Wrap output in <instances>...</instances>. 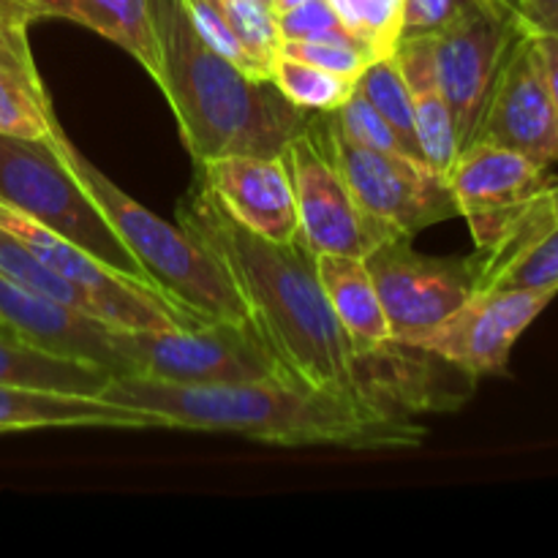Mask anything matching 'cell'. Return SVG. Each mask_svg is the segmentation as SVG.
<instances>
[{
	"mask_svg": "<svg viewBox=\"0 0 558 558\" xmlns=\"http://www.w3.org/2000/svg\"><path fill=\"white\" fill-rule=\"evenodd\" d=\"M480 289H545L558 294V178L518 213L490 248L480 251Z\"/></svg>",
	"mask_w": 558,
	"mask_h": 558,
	"instance_id": "cell-17",
	"label": "cell"
},
{
	"mask_svg": "<svg viewBox=\"0 0 558 558\" xmlns=\"http://www.w3.org/2000/svg\"><path fill=\"white\" fill-rule=\"evenodd\" d=\"M216 3L256 69L270 80L272 60L278 58V49H281V31H278V20L270 5L259 3V0H216Z\"/></svg>",
	"mask_w": 558,
	"mask_h": 558,
	"instance_id": "cell-26",
	"label": "cell"
},
{
	"mask_svg": "<svg viewBox=\"0 0 558 558\" xmlns=\"http://www.w3.org/2000/svg\"><path fill=\"white\" fill-rule=\"evenodd\" d=\"M499 145L539 167L558 163V109L532 33L521 31L501 63L466 145Z\"/></svg>",
	"mask_w": 558,
	"mask_h": 558,
	"instance_id": "cell-12",
	"label": "cell"
},
{
	"mask_svg": "<svg viewBox=\"0 0 558 558\" xmlns=\"http://www.w3.org/2000/svg\"><path fill=\"white\" fill-rule=\"evenodd\" d=\"M270 82L294 107L305 109V112H336L357 90V80L332 74V71L281 52L272 60Z\"/></svg>",
	"mask_w": 558,
	"mask_h": 558,
	"instance_id": "cell-24",
	"label": "cell"
},
{
	"mask_svg": "<svg viewBox=\"0 0 558 558\" xmlns=\"http://www.w3.org/2000/svg\"><path fill=\"white\" fill-rule=\"evenodd\" d=\"M150 11L161 47L158 87L178 114L196 167L223 156H281L314 112L294 107L270 80H256L213 52L196 36L183 0H150Z\"/></svg>",
	"mask_w": 558,
	"mask_h": 558,
	"instance_id": "cell-3",
	"label": "cell"
},
{
	"mask_svg": "<svg viewBox=\"0 0 558 558\" xmlns=\"http://www.w3.org/2000/svg\"><path fill=\"white\" fill-rule=\"evenodd\" d=\"M60 129L31 44L0 47V134L22 140H52Z\"/></svg>",
	"mask_w": 558,
	"mask_h": 558,
	"instance_id": "cell-23",
	"label": "cell"
},
{
	"mask_svg": "<svg viewBox=\"0 0 558 558\" xmlns=\"http://www.w3.org/2000/svg\"><path fill=\"white\" fill-rule=\"evenodd\" d=\"M330 118L332 123H336L349 140L357 142V145L371 147V150L403 153V156H409L403 142L398 140V134L392 131V125L381 118L379 109H376L363 93L354 90L352 98H349L343 107H338L336 112H330Z\"/></svg>",
	"mask_w": 558,
	"mask_h": 558,
	"instance_id": "cell-27",
	"label": "cell"
},
{
	"mask_svg": "<svg viewBox=\"0 0 558 558\" xmlns=\"http://www.w3.org/2000/svg\"><path fill=\"white\" fill-rule=\"evenodd\" d=\"M278 31L283 38H298V41H338V44H352L360 47L365 54L368 49L363 47L357 36L343 25L336 16V11L330 9L327 0H308V3L298 5V9H289L283 14H276ZM371 58V54H368Z\"/></svg>",
	"mask_w": 558,
	"mask_h": 558,
	"instance_id": "cell-28",
	"label": "cell"
},
{
	"mask_svg": "<svg viewBox=\"0 0 558 558\" xmlns=\"http://www.w3.org/2000/svg\"><path fill=\"white\" fill-rule=\"evenodd\" d=\"M521 33L512 11L466 0L450 22L428 33L434 69L456 120L461 150L483 114L501 63Z\"/></svg>",
	"mask_w": 558,
	"mask_h": 558,
	"instance_id": "cell-11",
	"label": "cell"
},
{
	"mask_svg": "<svg viewBox=\"0 0 558 558\" xmlns=\"http://www.w3.org/2000/svg\"><path fill=\"white\" fill-rule=\"evenodd\" d=\"M178 221L216 256L243 300L248 325L289 379L379 409L371 398L368 354L354 349L332 314L316 276V254L303 238L272 243L248 232L202 183L183 196Z\"/></svg>",
	"mask_w": 558,
	"mask_h": 558,
	"instance_id": "cell-1",
	"label": "cell"
},
{
	"mask_svg": "<svg viewBox=\"0 0 558 558\" xmlns=\"http://www.w3.org/2000/svg\"><path fill=\"white\" fill-rule=\"evenodd\" d=\"M183 5H185V14H189L191 25H194L196 36H199L202 41L213 49V52H218L221 58H227L229 63H234L238 69H243L245 74L256 76V80H267V76L256 69V63L251 60V54L245 52V47L240 44V38L234 36V31L229 27L227 16H223V11L218 9L216 0H183Z\"/></svg>",
	"mask_w": 558,
	"mask_h": 558,
	"instance_id": "cell-29",
	"label": "cell"
},
{
	"mask_svg": "<svg viewBox=\"0 0 558 558\" xmlns=\"http://www.w3.org/2000/svg\"><path fill=\"white\" fill-rule=\"evenodd\" d=\"M548 180V169L515 150L483 142L463 147L450 169V185L477 251L490 248Z\"/></svg>",
	"mask_w": 558,
	"mask_h": 558,
	"instance_id": "cell-14",
	"label": "cell"
},
{
	"mask_svg": "<svg viewBox=\"0 0 558 558\" xmlns=\"http://www.w3.org/2000/svg\"><path fill=\"white\" fill-rule=\"evenodd\" d=\"M41 428H169L167 420L96 396L0 385V434Z\"/></svg>",
	"mask_w": 558,
	"mask_h": 558,
	"instance_id": "cell-18",
	"label": "cell"
},
{
	"mask_svg": "<svg viewBox=\"0 0 558 558\" xmlns=\"http://www.w3.org/2000/svg\"><path fill=\"white\" fill-rule=\"evenodd\" d=\"M365 267L374 278L392 341L407 347H414L477 292V254L428 256L414 251L409 238L376 245L365 256Z\"/></svg>",
	"mask_w": 558,
	"mask_h": 558,
	"instance_id": "cell-8",
	"label": "cell"
},
{
	"mask_svg": "<svg viewBox=\"0 0 558 558\" xmlns=\"http://www.w3.org/2000/svg\"><path fill=\"white\" fill-rule=\"evenodd\" d=\"M199 183L223 213L272 243L300 238L298 205L283 158L223 156L199 163Z\"/></svg>",
	"mask_w": 558,
	"mask_h": 558,
	"instance_id": "cell-15",
	"label": "cell"
},
{
	"mask_svg": "<svg viewBox=\"0 0 558 558\" xmlns=\"http://www.w3.org/2000/svg\"><path fill=\"white\" fill-rule=\"evenodd\" d=\"M303 3H308V0H272V14H283V11L298 9Z\"/></svg>",
	"mask_w": 558,
	"mask_h": 558,
	"instance_id": "cell-37",
	"label": "cell"
},
{
	"mask_svg": "<svg viewBox=\"0 0 558 558\" xmlns=\"http://www.w3.org/2000/svg\"><path fill=\"white\" fill-rule=\"evenodd\" d=\"M466 0H407L403 5V36H425L439 31Z\"/></svg>",
	"mask_w": 558,
	"mask_h": 558,
	"instance_id": "cell-32",
	"label": "cell"
},
{
	"mask_svg": "<svg viewBox=\"0 0 558 558\" xmlns=\"http://www.w3.org/2000/svg\"><path fill=\"white\" fill-rule=\"evenodd\" d=\"M403 5L407 0H360L363 44L371 60L396 54L403 38Z\"/></svg>",
	"mask_w": 558,
	"mask_h": 558,
	"instance_id": "cell-30",
	"label": "cell"
},
{
	"mask_svg": "<svg viewBox=\"0 0 558 558\" xmlns=\"http://www.w3.org/2000/svg\"><path fill=\"white\" fill-rule=\"evenodd\" d=\"M0 327L44 352L98 365L112 376L129 374V365L112 343V325L80 314L58 300L41 298L5 278L3 272H0Z\"/></svg>",
	"mask_w": 558,
	"mask_h": 558,
	"instance_id": "cell-16",
	"label": "cell"
},
{
	"mask_svg": "<svg viewBox=\"0 0 558 558\" xmlns=\"http://www.w3.org/2000/svg\"><path fill=\"white\" fill-rule=\"evenodd\" d=\"M330 3V9L336 11L338 20L343 22V25L349 27V31L354 33V36L363 41V20H360V0H327ZM365 47V44H363Z\"/></svg>",
	"mask_w": 558,
	"mask_h": 558,
	"instance_id": "cell-36",
	"label": "cell"
},
{
	"mask_svg": "<svg viewBox=\"0 0 558 558\" xmlns=\"http://www.w3.org/2000/svg\"><path fill=\"white\" fill-rule=\"evenodd\" d=\"M112 343L131 376L167 385L207 387L289 379L248 322L210 319L180 330L114 327Z\"/></svg>",
	"mask_w": 558,
	"mask_h": 558,
	"instance_id": "cell-6",
	"label": "cell"
},
{
	"mask_svg": "<svg viewBox=\"0 0 558 558\" xmlns=\"http://www.w3.org/2000/svg\"><path fill=\"white\" fill-rule=\"evenodd\" d=\"M0 202L80 245L120 276L150 287L140 262L125 248L101 207L82 189L52 140L0 134Z\"/></svg>",
	"mask_w": 558,
	"mask_h": 558,
	"instance_id": "cell-5",
	"label": "cell"
},
{
	"mask_svg": "<svg viewBox=\"0 0 558 558\" xmlns=\"http://www.w3.org/2000/svg\"><path fill=\"white\" fill-rule=\"evenodd\" d=\"M515 20L532 36H558V0H515Z\"/></svg>",
	"mask_w": 558,
	"mask_h": 558,
	"instance_id": "cell-33",
	"label": "cell"
},
{
	"mask_svg": "<svg viewBox=\"0 0 558 558\" xmlns=\"http://www.w3.org/2000/svg\"><path fill=\"white\" fill-rule=\"evenodd\" d=\"M316 276L330 308L360 354H371L392 343L385 308L376 294L365 259L347 254H316Z\"/></svg>",
	"mask_w": 558,
	"mask_h": 558,
	"instance_id": "cell-20",
	"label": "cell"
},
{
	"mask_svg": "<svg viewBox=\"0 0 558 558\" xmlns=\"http://www.w3.org/2000/svg\"><path fill=\"white\" fill-rule=\"evenodd\" d=\"M25 3H27V5H31V9H33V11H36V0H25ZM36 16H38V11H36Z\"/></svg>",
	"mask_w": 558,
	"mask_h": 558,
	"instance_id": "cell-39",
	"label": "cell"
},
{
	"mask_svg": "<svg viewBox=\"0 0 558 558\" xmlns=\"http://www.w3.org/2000/svg\"><path fill=\"white\" fill-rule=\"evenodd\" d=\"M534 44H537L545 80H548L550 96H554V104L558 109V36H534Z\"/></svg>",
	"mask_w": 558,
	"mask_h": 558,
	"instance_id": "cell-35",
	"label": "cell"
},
{
	"mask_svg": "<svg viewBox=\"0 0 558 558\" xmlns=\"http://www.w3.org/2000/svg\"><path fill=\"white\" fill-rule=\"evenodd\" d=\"M41 16H63L123 47L147 74L161 76V47L150 0H36Z\"/></svg>",
	"mask_w": 558,
	"mask_h": 558,
	"instance_id": "cell-21",
	"label": "cell"
},
{
	"mask_svg": "<svg viewBox=\"0 0 558 558\" xmlns=\"http://www.w3.org/2000/svg\"><path fill=\"white\" fill-rule=\"evenodd\" d=\"M0 227L20 238L49 270L85 289L98 303L107 325L125 327V330H180V327H194L205 322L169 303L158 289L120 276L118 270L82 251L80 245L31 221L5 202H0Z\"/></svg>",
	"mask_w": 558,
	"mask_h": 558,
	"instance_id": "cell-10",
	"label": "cell"
},
{
	"mask_svg": "<svg viewBox=\"0 0 558 558\" xmlns=\"http://www.w3.org/2000/svg\"><path fill=\"white\" fill-rule=\"evenodd\" d=\"M316 129L360 210L392 238L412 240L430 223L458 216L450 178L428 161L357 145L332 123L330 112H316Z\"/></svg>",
	"mask_w": 558,
	"mask_h": 558,
	"instance_id": "cell-7",
	"label": "cell"
},
{
	"mask_svg": "<svg viewBox=\"0 0 558 558\" xmlns=\"http://www.w3.org/2000/svg\"><path fill=\"white\" fill-rule=\"evenodd\" d=\"M292 180L294 205L300 218V238L314 254L365 256L390 240L381 223L365 216L354 202L341 169L316 129V112L308 125L281 153Z\"/></svg>",
	"mask_w": 558,
	"mask_h": 558,
	"instance_id": "cell-9",
	"label": "cell"
},
{
	"mask_svg": "<svg viewBox=\"0 0 558 558\" xmlns=\"http://www.w3.org/2000/svg\"><path fill=\"white\" fill-rule=\"evenodd\" d=\"M259 3H265V5H270V9H272V0H259Z\"/></svg>",
	"mask_w": 558,
	"mask_h": 558,
	"instance_id": "cell-40",
	"label": "cell"
},
{
	"mask_svg": "<svg viewBox=\"0 0 558 558\" xmlns=\"http://www.w3.org/2000/svg\"><path fill=\"white\" fill-rule=\"evenodd\" d=\"M109 379L112 374L98 365L44 352L0 327V385L101 398Z\"/></svg>",
	"mask_w": 558,
	"mask_h": 558,
	"instance_id": "cell-22",
	"label": "cell"
},
{
	"mask_svg": "<svg viewBox=\"0 0 558 558\" xmlns=\"http://www.w3.org/2000/svg\"><path fill=\"white\" fill-rule=\"evenodd\" d=\"M396 60L401 65L409 93H412L414 123H417V142L423 158L450 178L452 163L461 153V142H458L456 120H452L439 76H436L428 33L425 36H403L396 49Z\"/></svg>",
	"mask_w": 558,
	"mask_h": 558,
	"instance_id": "cell-19",
	"label": "cell"
},
{
	"mask_svg": "<svg viewBox=\"0 0 558 558\" xmlns=\"http://www.w3.org/2000/svg\"><path fill=\"white\" fill-rule=\"evenodd\" d=\"M554 298L556 292L545 289H480L414 347L456 365L472 379L501 376L518 338Z\"/></svg>",
	"mask_w": 558,
	"mask_h": 558,
	"instance_id": "cell-13",
	"label": "cell"
},
{
	"mask_svg": "<svg viewBox=\"0 0 558 558\" xmlns=\"http://www.w3.org/2000/svg\"><path fill=\"white\" fill-rule=\"evenodd\" d=\"M36 20V11L25 0H0V47L3 44H31L27 31Z\"/></svg>",
	"mask_w": 558,
	"mask_h": 558,
	"instance_id": "cell-34",
	"label": "cell"
},
{
	"mask_svg": "<svg viewBox=\"0 0 558 558\" xmlns=\"http://www.w3.org/2000/svg\"><path fill=\"white\" fill-rule=\"evenodd\" d=\"M477 3H485V5H496V9H507L515 14V0H477Z\"/></svg>",
	"mask_w": 558,
	"mask_h": 558,
	"instance_id": "cell-38",
	"label": "cell"
},
{
	"mask_svg": "<svg viewBox=\"0 0 558 558\" xmlns=\"http://www.w3.org/2000/svg\"><path fill=\"white\" fill-rule=\"evenodd\" d=\"M278 52L305 60L311 65H319V69L332 71V74L349 76V80H360L365 65L371 63V58L363 49L338 41H298V38H283Z\"/></svg>",
	"mask_w": 558,
	"mask_h": 558,
	"instance_id": "cell-31",
	"label": "cell"
},
{
	"mask_svg": "<svg viewBox=\"0 0 558 558\" xmlns=\"http://www.w3.org/2000/svg\"><path fill=\"white\" fill-rule=\"evenodd\" d=\"M357 93H363V96L379 109L381 118L392 125L398 140L403 142L409 156L423 158V150H420L417 142V123H414L412 93H409V85L407 80H403L396 54L371 60V63L365 65L363 74H360Z\"/></svg>",
	"mask_w": 558,
	"mask_h": 558,
	"instance_id": "cell-25",
	"label": "cell"
},
{
	"mask_svg": "<svg viewBox=\"0 0 558 558\" xmlns=\"http://www.w3.org/2000/svg\"><path fill=\"white\" fill-rule=\"evenodd\" d=\"M54 147L69 163L71 172L82 183V189L93 196L109 223L114 227L125 248L134 254L140 267L145 270L153 289L163 294L169 303L199 319H232L248 322L245 305L238 289L232 287L223 267L216 256L199 243L183 227H172L169 221L158 218L140 202L118 189L98 167H93L74 145L63 129L54 131Z\"/></svg>",
	"mask_w": 558,
	"mask_h": 558,
	"instance_id": "cell-4",
	"label": "cell"
},
{
	"mask_svg": "<svg viewBox=\"0 0 558 558\" xmlns=\"http://www.w3.org/2000/svg\"><path fill=\"white\" fill-rule=\"evenodd\" d=\"M101 398L158 414L169 428L234 434L283 447L403 450L425 439V428L412 417L379 412L292 379L189 387L125 374L112 376Z\"/></svg>",
	"mask_w": 558,
	"mask_h": 558,
	"instance_id": "cell-2",
	"label": "cell"
}]
</instances>
